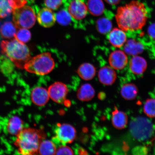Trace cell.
<instances>
[{
    "label": "cell",
    "mask_w": 155,
    "mask_h": 155,
    "mask_svg": "<svg viewBox=\"0 0 155 155\" xmlns=\"http://www.w3.org/2000/svg\"><path fill=\"white\" fill-rule=\"evenodd\" d=\"M147 67L146 60L140 56H133L130 61V69L134 74L137 75L142 74L146 71Z\"/></svg>",
    "instance_id": "16"
},
{
    "label": "cell",
    "mask_w": 155,
    "mask_h": 155,
    "mask_svg": "<svg viewBox=\"0 0 155 155\" xmlns=\"http://www.w3.org/2000/svg\"><path fill=\"white\" fill-rule=\"evenodd\" d=\"M87 7L91 14L96 16L102 15L104 10L102 0H88Z\"/></svg>",
    "instance_id": "23"
},
{
    "label": "cell",
    "mask_w": 155,
    "mask_h": 155,
    "mask_svg": "<svg viewBox=\"0 0 155 155\" xmlns=\"http://www.w3.org/2000/svg\"><path fill=\"white\" fill-rule=\"evenodd\" d=\"M23 128V122L17 116H13L8 122L7 130L10 134L16 136Z\"/></svg>",
    "instance_id": "22"
},
{
    "label": "cell",
    "mask_w": 155,
    "mask_h": 155,
    "mask_svg": "<svg viewBox=\"0 0 155 155\" xmlns=\"http://www.w3.org/2000/svg\"><path fill=\"white\" fill-rule=\"evenodd\" d=\"M26 0H0V18L7 17L15 9L26 5Z\"/></svg>",
    "instance_id": "11"
},
{
    "label": "cell",
    "mask_w": 155,
    "mask_h": 155,
    "mask_svg": "<svg viewBox=\"0 0 155 155\" xmlns=\"http://www.w3.org/2000/svg\"><path fill=\"white\" fill-rule=\"evenodd\" d=\"M148 33L150 37L155 40V23L151 24L149 27Z\"/></svg>",
    "instance_id": "32"
},
{
    "label": "cell",
    "mask_w": 155,
    "mask_h": 155,
    "mask_svg": "<svg viewBox=\"0 0 155 155\" xmlns=\"http://www.w3.org/2000/svg\"><path fill=\"white\" fill-rule=\"evenodd\" d=\"M95 94L94 88L91 84L86 83L82 85L78 89L77 96L81 101H88L94 98Z\"/></svg>",
    "instance_id": "19"
},
{
    "label": "cell",
    "mask_w": 155,
    "mask_h": 155,
    "mask_svg": "<svg viewBox=\"0 0 155 155\" xmlns=\"http://www.w3.org/2000/svg\"><path fill=\"white\" fill-rule=\"evenodd\" d=\"M55 66V62L51 54L48 52L31 58L25 64L24 69L29 72L44 75L51 72Z\"/></svg>",
    "instance_id": "4"
},
{
    "label": "cell",
    "mask_w": 155,
    "mask_h": 155,
    "mask_svg": "<svg viewBox=\"0 0 155 155\" xmlns=\"http://www.w3.org/2000/svg\"><path fill=\"white\" fill-rule=\"evenodd\" d=\"M56 155H73V151L71 148L65 145H61L56 151Z\"/></svg>",
    "instance_id": "31"
},
{
    "label": "cell",
    "mask_w": 155,
    "mask_h": 155,
    "mask_svg": "<svg viewBox=\"0 0 155 155\" xmlns=\"http://www.w3.org/2000/svg\"><path fill=\"white\" fill-rule=\"evenodd\" d=\"M108 40L114 47L120 48L127 41V37L124 31L120 28H115L110 31L108 35Z\"/></svg>",
    "instance_id": "15"
},
{
    "label": "cell",
    "mask_w": 155,
    "mask_h": 155,
    "mask_svg": "<svg viewBox=\"0 0 155 155\" xmlns=\"http://www.w3.org/2000/svg\"><path fill=\"white\" fill-rule=\"evenodd\" d=\"M62 3V0H45V4L48 8L56 10L59 8Z\"/></svg>",
    "instance_id": "30"
},
{
    "label": "cell",
    "mask_w": 155,
    "mask_h": 155,
    "mask_svg": "<svg viewBox=\"0 0 155 155\" xmlns=\"http://www.w3.org/2000/svg\"><path fill=\"white\" fill-rule=\"evenodd\" d=\"M37 17L39 24L45 28L53 26L56 21L55 15L51 9L48 8H43L41 9Z\"/></svg>",
    "instance_id": "12"
},
{
    "label": "cell",
    "mask_w": 155,
    "mask_h": 155,
    "mask_svg": "<svg viewBox=\"0 0 155 155\" xmlns=\"http://www.w3.org/2000/svg\"><path fill=\"white\" fill-rule=\"evenodd\" d=\"M112 123L114 127L118 129L126 127L128 123V117L124 112L115 109L112 112Z\"/></svg>",
    "instance_id": "17"
},
{
    "label": "cell",
    "mask_w": 155,
    "mask_h": 155,
    "mask_svg": "<svg viewBox=\"0 0 155 155\" xmlns=\"http://www.w3.org/2000/svg\"><path fill=\"white\" fill-rule=\"evenodd\" d=\"M128 58L125 52L117 50L110 54L108 62L112 68L121 70L124 68L128 63Z\"/></svg>",
    "instance_id": "10"
},
{
    "label": "cell",
    "mask_w": 155,
    "mask_h": 155,
    "mask_svg": "<svg viewBox=\"0 0 155 155\" xmlns=\"http://www.w3.org/2000/svg\"><path fill=\"white\" fill-rule=\"evenodd\" d=\"M1 48L2 53L19 68L24 69L25 64L31 58L28 46L15 38L10 41H3Z\"/></svg>",
    "instance_id": "3"
},
{
    "label": "cell",
    "mask_w": 155,
    "mask_h": 155,
    "mask_svg": "<svg viewBox=\"0 0 155 155\" xmlns=\"http://www.w3.org/2000/svg\"><path fill=\"white\" fill-rule=\"evenodd\" d=\"M16 33V27L11 22L5 23L0 28V34L4 38L10 39L15 37Z\"/></svg>",
    "instance_id": "25"
},
{
    "label": "cell",
    "mask_w": 155,
    "mask_h": 155,
    "mask_svg": "<svg viewBox=\"0 0 155 155\" xmlns=\"http://www.w3.org/2000/svg\"><path fill=\"white\" fill-rule=\"evenodd\" d=\"M115 18L119 28L125 32L136 31L146 24L148 12L144 4L133 1L118 7Z\"/></svg>",
    "instance_id": "1"
},
{
    "label": "cell",
    "mask_w": 155,
    "mask_h": 155,
    "mask_svg": "<svg viewBox=\"0 0 155 155\" xmlns=\"http://www.w3.org/2000/svg\"><path fill=\"white\" fill-rule=\"evenodd\" d=\"M54 140L65 145L72 143L76 137V131L72 125L68 124H63L58 125L55 130Z\"/></svg>",
    "instance_id": "7"
},
{
    "label": "cell",
    "mask_w": 155,
    "mask_h": 155,
    "mask_svg": "<svg viewBox=\"0 0 155 155\" xmlns=\"http://www.w3.org/2000/svg\"><path fill=\"white\" fill-rule=\"evenodd\" d=\"M31 37V32L28 29L20 28L16 32L15 38L18 41L25 43L30 40Z\"/></svg>",
    "instance_id": "29"
},
{
    "label": "cell",
    "mask_w": 155,
    "mask_h": 155,
    "mask_svg": "<svg viewBox=\"0 0 155 155\" xmlns=\"http://www.w3.org/2000/svg\"><path fill=\"white\" fill-rule=\"evenodd\" d=\"M120 93L122 97L125 99L133 100L135 99L138 94V89L133 83H127L122 87Z\"/></svg>",
    "instance_id": "21"
},
{
    "label": "cell",
    "mask_w": 155,
    "mask_h": 155,
    "mask_svg": "<svg viewBox=\"0 0 155 155\" xmlns=\"http://www.w3.org/2000/svg\"><path fill=\"white\" fill-rule=\"evenodd\" d=\"M16 136L15 145L18 153L31 155L38 154L39 147L45 139L46 134L41 130L24 128Z\"/></svg>",
    "instance_id": "2"
},
{
    "label": "cell",
    "mask_w": 155,
    "mask_h": 155,
    "mask_svg": "<svg viewBox=\"0 0 155 155\" xmlns=\"http://www.w3.org/2000/svg\"><path fill=\"white\" fill-rule=\"evenodd\" d=\"M124 46L126 54L133 56L141 54L144 50V46L140 42L133 39L127 41Z\"/></svg>",
    "instance_id": "20"
},
{
    "label": "cell",
    "mask_w": 155,
    "mask_h": 155,
    "mask_svg": "<svg viewBox=\"0 0 155 155\" xmlns=\"http://www.w3.org/2000/svg\"><path fill=\"white\" fill-rule=\"evenodd\" d=\"M130 131L136 139L144 141L152 136L153 127L150 120L145 117H139L135 118L131 121Z\"/></svg>",
    "instance_id": "5"
},
{
    "label": "cell",
    "mask_w": 155,
    "mask_h": 155,
    "mask_svg": "<svg viewBox=\"0 0 155 155\" xmlns=\"http://www.w3.org/2000/svg\"><path fill=\"white\" fill-rule=\"evenodd\" d=\"M121 0H105L108 3L111 5H116L120 2Z\"/></svg>",
    "instance_id": "33"
},
{
    "label": "cell",
    "mask_w": 155,
    "mask_h": 155,
    "mask_svg": "<svg viewBox=\"0 0 155 155\" xmlns=\"http://www.w3.org/2000/svg\"><path fill=\"white\" fill-rule=\"evenodd\" d=\"M79 77L83 80H91L96 74V69L94 65L88 63L83 64L78 68L77 71Z\"/></svg>",
    "instance_id": "18"
},
{
    "label": "cell",
    "mask_w": 155,
    "mask_h": 155,
    "mask_svg": "<svg viewBox=\"0 0 155 155\" xmlns=\"http://www.w3.org/2000/svg\"><path fill=\"white\" fill-rule=\"evenodd\" d=\"M49 98L48 90L43 87H35L31 93V99L32 102L38 106L45 105Z\"/></svg>",
    "instance_id": "13"
},
{
    "label": "cell",
    "mask_w": 155,
    "mask_h": 155,
    "mask_svg": "<svg viewBox=\"0 0 155 155\" xmlns=\"http://www.w3.org/2000/svg\"><path fill=\"white\" fill-rule=\"evenodd\" d=\"M48 91L50 98L58 104H62L66 98L68 89L63 83L56 82L48 87Z\"/></svg>",
    "instance_id": "8"
},
{
    "label": "cell",
    "mask_w": 155,
    "mask_h": 155,
    "mask_svg": "<svg viewBox=\"0 0 155 155\" xmlns=\"http://www.w3.org/2000/svg\"><path fill=\"white\" fill-rule=\"evenodd\" d=\"M13 20L16 28L29 29L35 24L36 15L33 9L26 5L13 12Z\"/></svg>",
    "instance_id": "6"
},
{
    "label": "cell",
    "mask_w": 155,
    "mask_h": 155,
    "mask_svg": "<svg viewBox=\"0 0 155 155\" xmlns=\"http://www.w3.org/2000/svg\"><path fill=\"white\" fill-rule=\"evenodd\" d=\"M99 80L102 84L106 86H110L115 83L117 78V74L111 67L104 66L98 71Z\"/></svg>",
    "instance_id": "14"
},
{
    "label": "cell",
    "mask_w": 155,
    "mask_h": 155,
    "mask_svg": "<svg viewBox=\"0 0 155 155\" xmlns=\"http://www.w3.org/2000/svg\"><path fill=\"white\" fill-rule=\"evenodd\" d=\"M55 16L57 22L64 26L69 24L72 19L68 12L65 10L59 11L55 15Z\"/></svg>",
    "instance_id": "28"
},
{
    "label": "cell",
    "mask_w": 155,
    "mask_h": 155,
    "mask_svg": "<svg viewBox=\"0 0 155 155\" xmlns=\"http://www.w3.org/2000/svg\"><path fill=\"white\" fill-rule=\"evenodd\" d=\"M68 12L76 20H81L86 17L88 9L85 4L81 0H73L68 6Z\"/></svg>",
    "instance_id": "9"
},
{
    "label": "cell",
    "mask_w": 155,
    "mask_h": 155,
    "mask_svg": "<svg viewBox=\"0 0 155 155\" xmlns=\"http://www.w3.org/2000/svg\"><path fill=\"white\" fill-rule=\"evenodd\" d=\"M57 149L53 141L45 139L40 143L38 153L41 155H54L56 154Z\"/></svg>",
    "instance_id": "24"
},
{
    "label": "cell",
    "mask_w": 155,
    "mask_h": 155,
    "mask_svg": "<svg viewBox=\"0 0 155 155\" xmlns=\"http://www.w3.org/2000/svg\"><path fill=\"white\" fill-rule=\"evenodd\" d=\"M144 113L148 117H155V98H150L145 102L143 107Z\"/></svg>",
    "instance_id": "27"
},
{
    "label": "cell",
    "mask_w": 155,
    "mask_h": 155,
    "mask_svg": "<svg viewBox=\"0 0 155 155\" xmlns=\"http://www.w3.org/2000/svg\"><path fill=\"white\" fill-rule=\"evenodd\" d=\"M112 27L111 21L105 17L98 19L96 22L97 30L102 34H105L110 32Z\"/></svg>",
    "instance_id": "26"
}]
</instances>
